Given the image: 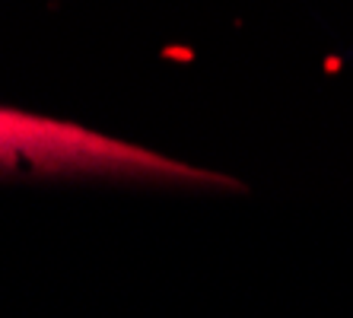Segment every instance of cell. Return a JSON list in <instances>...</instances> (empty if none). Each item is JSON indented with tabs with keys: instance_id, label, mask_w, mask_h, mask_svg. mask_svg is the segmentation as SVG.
<instances>
[{
	"instance_id": "6da1fadb",
	"label": "cell",
	"mask_w": 353,
	"mask_h": 318,
	"mask_svg": "<svg viewBox=\"0 0 353 318\" xmlns=\"http://www.w3.org/2000/svg\"><path fill=\"white\" fill-rule=\"evenodd\" d=\"M0 175H70L159 181L175 188H236V181L220 172L197 169L77 121L7 106H0Z\"/></svg>"
}]
</instances>
